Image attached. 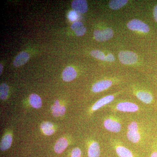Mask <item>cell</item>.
<instances>
[{
	"instance_id": "6da1fadb",
	"label": "cell",
	"mask_w": 157,
	"mask_h": 157,
	"mask_svg": "<svg viewBox=\"0 0 157 157\" xmlns=\"http://www.w3.org/2000/svg\"><path fill=\"white\" fill-rule=\"evenodd\" d=\"M127 137L132 143H139L142 138V133L139 124L137 122H131L127 127Z\"/></svg>"
},
{
	"instance_id": "7a4b0ae2",
	"label": "cell",
	"mask_w": 157,
	"mask_h": 157,
	"mask_svg": "<svg viewBox=\"0 0 157 157\" xmlns=\"http://www.w3.org/2000/svg\"><path fill=\"white\" fill-rule=\"evenodd\" d=\"M104 128L109 132L117 133L122 129L120 119L114 116H107L104 121Z\"/></svg>"
},
{
	"instance_id": "3957f363",
	"label": "cell",
	"mask_w": 157,
	"mask_h": 157,
	"mask_svg": "<svg viewBox=\"0 0 157 157\" xmlns=\"http://www.w3.org/2000/svg\"><path fill=\"white\" fill-rule=\"evenodd\" d=\"M112 108L114 111L125 113L136 112L140 109L137 104L128 101L119 102Z\"/></svg>"
},
{
	"instance_id": "277c9868",
	"label": "cell",
	"mask_w": 157,
	"mask_h": 157,
	"mask_svg": "<svg viewBox=\"0 0 157 157\" xmlns=\"http://www.w3.org/2000/svg\"><path fill=\"white\" fill-rule=\"evenodd\" d=\"M118 56L121 63L124 64H132L137 61V55L132 52H121L119 53Z\"/></svg>"
},
{
	"instance_id": "5b68a950",
	"label": "cell",
	"mask_w": 157,
	"mask_h": 157,
	"mask_svg": "<svg viewBox=\"0 0 157 157\" xmlns=\"http://www.w3.org/2000/svg\"><path fill=\"white\" fill-rule=\"evenodd\" d=\"M94 34L97 41L104 42L109 40L113 36V32L112 29L107 28L104 30H96Z\"/></svg>"
},
{
	"instance_id": "8992f818",
	"label": "cell",
	"mask_w": 157,
	"mask_h": 157,
	"mask_svg": "<svg viewBox=\"0 0 157 157\" xmlns=\"http://www.w3.org/2000/svg\"><path fill=\"white\" fill-rule=\"evenodd\" d=\"M128 27L133 31H138L143 33H147L150 28L146 24L138 19H133L129 21L127 25Z\"/></svg>"
},
{
	"instance_id": "52a82bcc",
	"label": "cell",
	"mask_w": 157,
	"mask_h": 157,
	"mask_svg": "<svg viewBox=\"0 0 157 157\" xmlns=\"http://www.w3.org/2000/svg\"><path fill=\"white\" fill-rule=\"evenodd\" d=\"M113 85V82L109 79L101 80L95 83L92 87L93 92L99 93L108 89Z\"/></svg>"
},
{
	"instance_id": "ba28073f",
	"label": "cell",
	"mask_w": 157,
	"mask_h": 157,
	"mask_svg": "<svg viewBox=\"0 0 157 157\" xmlns=\"http://www.w3.org/2000/svg\"><path fill=\"white\" fill-rule=\"evenodd\" d=\"M115 98V96L113 95H110L104 97L98 100L93 105L91 109L93 111H95L100 109L101 107H104L105 105L111 103Z\"/></svg>"
},
{
	"instance_id": "9c48e42d",
	"label": "cell",
	"mask_w": 157,
	"mask_h": 157,
	"mask_svg": "<svg viewBox=\"0 0 157 157\" xmlns=\"http://www.w3.org/2000/svg\"><path fill=\"white\" fill-rule=\"evenodd\" d=\"M72 7L73 11L80 13L87 12L88 5L87 2L85 0H74L72 2Z\"/></svg>"
},
{
	"instance_id": "30bf717a",
	"label": "cell",
	"mask_w": 157,
	"mask_h": 157,
	"mask_svg": "<svg viewBox=\"0 0 157 157\" xmlns=\"http://www.w3.org/2000/svg\"><path fill=\"white\" fill-rule=\"evenodd\" d=\"M114 148L119 157H134V155L131 150L120 144H115Z\"/></svg>"
},
{
	"instance_id": "8fae6325",
	"label": "cell",
	"mask_w": 157,
	"mask_h": 157,
	"mask_svg": "<svg viewBox=\"0 0 157 157\" xmlns=\"http://www.w3.org/2000/svg\"><path fill=\"white\" fill-rule=\"evenodd\" d=\"M136 96L138 100L145 104H151L153 101V97L151 93L146 91H138L136 93Z\"/></svg>"
},
{
	"instance_id": "7c38bea8",
	"label": "cell",
	"mask_w": 157,
	"mask_h": 157,
	"mask_svg": "<svg viewBox=\"0 0 157 157\" xmlns=\"http://www.w3.org/2000/svg\"><path fill=\"white\" fill-rule=\"evenodd\" d=\"M77 73L76 70L71 67H68L65 68L62 73V77L64 81H71L76 78Z\"/></svg>"
},
{
	"instance_id": "4fadbf2b",
	"label": "cell",
	"mask_w": 157,
	"mask_h": 157,
	"mask_svg": "<svg viewBox=\"0 0 157 157\" xmlns=\"http://www.w3.org/2000/svg\"><path fill=\"white\" fill-rule=\"evenodd\" d=\"M101 148L98 142L93 141L90 144L88 149V157H100Z\"/></svg>"
},
{
	"instance_id": "5bb4252c",
	"label": "cell",
	"mask_w": 157,
	"mask_h": 157,
	"mask_svg": "<svg viewBox=\"0 0 157 157\" xmlns=\"http://www.w3.org/2000/svg\"><path fill=\"white\" fill-rule=\"evenodd\" d=\"M29 59V55L27 52L24 51L20 52L14 59L13 64L16 67L25 64Z\"/></svg>"
},
{
	"instance_id": "9a60e30c",
	"label": "cell",
	"mask_w": 157,
	"mask_h": 157,
	"mask_svg": "<svg viewBox=\"0 0 157 157\" xmlns=\"http://www.w3.org/2000/svg\"><path fill=\"white\" fill-rule=\"evenodd\" d=\"M71 28L74 31L76 36H83L86 33V28L82 23L80 21H76L73 23L71 26Z\"/></svg>"
},
{
	"instance_id": "2e32d148",
	"label": "cell",
	"mask_w": 157,
	"mask_h": 157,
	"mask_svg": "<svg viewBox=\"0 0 157 157\" xmlns=\"http://www.w3.org/2000/svg\"><path fill=\"white\" fill-rule=\"evenodd\" d=\"M52 110V115L55 117L62 116L65 114L66 112V108L64 106L60 105L58 100L55 102V104L51 107Z\"/></svg>"
},
{
	"instance_id": "e0dca14e",
	"label": "cell",
	"mask_w": 157,
	"mask_h": 157,
	"mask_svg": "<svg viewBox=\"0 0 157 157\" xmlns=\"http://www.w3.org/2000/svg\"><path fill=\"white\" fill-rule=\"evenodd\" d=\"M67 140L66 138L62 137L59 139L55 145L54 151L57 153H61L68 146Z\"/></svg>"
},
{
	"instance_id": "ac0fdd59",
	"label": "cell",
	"mask_w": 157,
	"mask_h": 157,
	"mask_svg": "<svg viewBox=\"0 0 157 157\" xmlns=\"http://www.w3.org/2000/svg\"><path fill=\"white\" fill-rule=\"evenodd\" d=\"M12 136L10 134L5 135L1 140L0 148L2 151H6L10 148L12 144Z\"/></svg>"
},
{
	"instance_id": "d6986e66",
	"label": "cell",
	"mask_w": 157,
	"mask_h": 157,
	"mask_svg": "<svg viewBox=\"0 0 157 157\" xmlns=\"http://www.w3.org/2000/svg\"><path fill=\"white\" fill-rule=\"evenodd\" d=\"M30 104L33 107L35 108H40L42 106L41 98L38 95L33 94H31L29 98Z\"/></svg>"
},
{
	"instance_id": "ffe728a7",
	"label": "cell",
	"mask_w": 157,
	"mask_h": 157,
	"mask_svg": "<svg viewBox=\"0 0 157 157\" xmlns=\"http://www.w3.org/2000/svg\"><path fill=\"white\" fill-rule=\"evenodd\" d=\"M41 128L45 135L48 136L52 135L55 132L53 124L50 122L45 121L42 123L41 125Z\"/></svg>"
},
{
	"instance_id": "44dd1931",
	"label": "cell",
	"mask_w": 157,
	"mask_h": 157,
	"mask_svg": "<svg viewBox=\"0 0 157 157\" xmlns=\"http://www.w3.org/2000/svg\"><path fill=\"white\" fill-rule=\"evenodd\" d=\"M128 2L127 0H113L109 2V6L110 9L117 10L123 7Z\"/></svg>"
},
{
	"instance_id": "7402d4cb",
	"label": "cell",
	"mask_w": 157,
	"mask_h": 157,
	"mask_svg": "<svg viewBox=\"0 0 157 157\" xmlns=\"http://www.w3.org/2000/svg\"><path fill=\"white\" fill-rule=\"evenodd\" d=\"M9 86L6 83H3L0 86V97L2 100H6L8 95Z\"/></svg>"
},
{
	"instance_id": "603a6c76",
	"label": "cell",
	"mask_w": 157,
	"mask_h": 157,
	"mask_svg": "<svg viewBox=\"0 0 157 157\" xmlns=\"http://www.w3.org/2000/svg\"><path fill=\"white\" fill-rule=\"evenodd\" d=\"M90 54L92 56L96 59L101 60L104 61H107V56H105L104 54L101 51L98 50H93L91 52Z\"/></svg>"
},
{
	"instance_id": "cb8c5ba5",
	"label": "cell",
	"mask_w": 157,
	"mask_h": 157,
	"mask_svg": "<svg viewBox=\"0 0 157 157\" xmlns=\"http://www.w3.org/2000/svg\"><path fill=\"white\" fill-rule=\"evenodd\" d=\"M68 17L70 21H75L77 19L78 17V14L77 12L74 11H70L68 14Z\"/></svg>"
},
{
	"instance_id": "d4e9b609",
	"label": "cell",
	"mask_w": 157,
	"mask_h": 157,
	"mask_svg": "<svg viewBox=\"0 0 157 157\" xmlns=\"http://www.w3.org/2000/svg\"><path fill=\"white\" fill-rule=\"evenodd\" d=\"M81 151L78 147L73 149L71 153V157H81Z\"/></svg>"
},
{
	"instance_id": "484cf974",
	"label": "cell",
	"mask_w": 157,
	"mask_h": 157,
	"mask_svg": "<svg viewBox=\"0 0 157 157\" xmlns=\"http://www.w3.org/2000/svg\"><path fill=\"white\" fill-rule=\"evenodd\" d=\"M150 157H157V140H156L153 146Z\"/></svg>"
},
{
	"instance_id": "4316f807",
	"label": "cell",
	"mask_w": 157,
	"mask_h": 157,
	"mask_svg": "<svg viewBox=\"0 0 157 157\" xmlns=\"http://www.w3.org/2000/svg\"><path fill=\"white\" fill-rule=\"evenodd\" d=\"M107 61L108 62H113L115 60L114 57L112 54H109L107 56Z\"/></svg>"
},
{
	"instance_id": "83f0119b",
	"label": "cell",
	"mask_w": 157,
	"mask_h": 157,
	"mask_svg": "<svg viewBox=\"0 0 157 157\" xmlns=\"http://www.w3.org/2000/svg\"><path fill=\"white\" fill-rule=\"evenodd\" d=\"M153 14L155 20L157 22V5L155 7L154 9Z\"/></svg>"
},
{
	"instance_id": "f1b7e54d",
	"label": "cell",
	"mask_w": 157,
	"mask_h": 157,
	"mask_svg": "<svg viewBox=\"0 0 157 157\" xmlns=\"http://www.w3.org/2000/svg\"><path fill=\"white\" fill-rule=\"evenodd\" d=\"M0 68H1V70H0V74H2V70H3V66L2 65V64H0Z\"/></svg>"
}]
</instances>
